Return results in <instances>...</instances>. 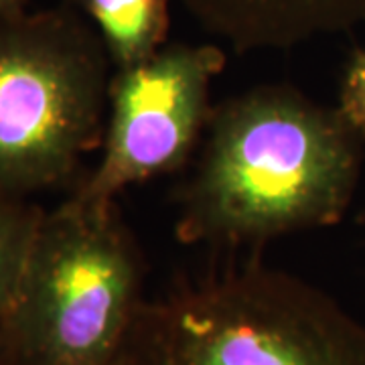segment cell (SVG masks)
I'll return each instance as SVG.
<instances>
[{
	"label": "cell",
	"mask_w": 365,
	"mask_h": 365,
	"mask_svg": "<svg viewBox=\"0 0 365 365\" xmlns=\"http://www.w3.org/2000/svg\"><path fill=\"white\" fill-rule=\"evenodd\" d=\"M365 130L287 86L213 108L175 235L182 244L258 248L343 220L361 177Z\"/></svg>",
	"instance_id": "1"
},
{
	"label": "cell",
	"mask_w": 365,
	"mask_h": 365,
	"mask_svg": "<svg viewBox=\"0 0 365 365\" xmlns=\"http://www.w3.org/2000/svg\"><path fill=\"white\" fill-rule=\"evenodd\" d=\"M116 365H365V325L254 256L144 300Z\"/></svg>",
	"instance_id": "2"
},
{
	"label": "cell",
	"mask_w": 365,
	"mask_h": 365,
	"mask_svg": "<svg viewBox=\"0 0 365 365\" xmlns=\"http://www.w3.org/2000/svg\"><path fill=\"white\" fill-rule=\"evenodd\" d=\"M146 262L116 205L67 197L45 211L0 317L2 365H116L144 297Z\"/></svg>",
	"instance_id": "3"
},
{
	"label": "cell",
	"mask_w": 365,
	"mask_h": 365,
	"mask_svg": "<svg viewBox=\"0 0 365 365\" xmlns=\"http://www.w3.org/2000/svg\"><path fill=\"white\" fill-rule=\"evenodd\" d=\"M110 67L98 31L71 4L0 19V195L66 185L102 146Z\"/></svg>",
	"instance_id": "4"
},
{
	"label": "cell",
	"mask_w": 365,
	"mask_h": 365,
	"mask_svg": "<svg viewBox=\"0 0 365 365\" xmlns=\"http://www.w3.org/2000/svg\"><path fill=\"white\" fill-rule=\"evenodd\" d=\"M225 61L215 43H170L114 69L102 158L69 197L88 207H112L126 187L182 169L205 136L211 81Z\"/></svg>",
	"instance_id": "5"
},
{
	"label": "cell",
	"mask_w": 365,
	"mask_h": 365,
	"mask_svg": "<svg viewBox=\"0 0 365 365\" xmlns=\"http://www.w3.org/2000/svg\"><path fill=\"white\" fill-rule=\"evenodd\" d=\"M209 35L235 53L290 49L365 21V0H181Z\"/></svg>",
	"instance_id": "6"
},
{
	"label": "cell",
	"mask_w": 365,
	"mask_h": 365,
	"mask_svg": "<svg viewBox=\"0 0 365 365\" xmlns=\"http://www.w3.org/2000/svg\"><path fill=\"white\" fill-rule=\"evenodd\" d=\"M170 0H69L93 23L112 67L134 66L167 45Z\"/></svg>",
	"instance_id": "7"
},
{
	"label": "cell",
	"mask_w": 365,
	"mask_h": 365,
	"mask_svg": "<svg viewBox=\"0 0 365 365\" xmlns=\"http://www.w3.org/2000/svg\"><path fill=\"white\" fill-rule=\"evenodd\" d=\"M43 215L29 199L0 195V317L13 302Z\"/></svg>",
	"instance_id": "8"
},
{
	"label": "cell",
	"mask_w": 365,
	"mask_h": 365,
	"mask_svg": "<svg viewBox=\"0 0 365 365\" xmlns=\"http://www.w3.org/2000/svg\"><path fill=\"white\" fill-rule=\"evenodd\" d=\"M339 110L365 130V49L355 53L341 83Z\"/></svg>",
	"instance_id": "9"
},
{
	"label": "cell",
	"mask_w": 365,
	"mask_h": 365,
	"mask_svg": "<svg viewBox=\"0 0 365 365\" xmlns=\"http://www.w3.org/2000/svg\"><path fill=\"white\" fill-rule=\"evenodd\" d=\"M25 0H0V19L25 14Z\"/></svg>",
	"instance_id": "10"
},
{
	"label": "cell",
	"mask_w": 365,
	"mask_h": 365,
	"mask_svg": "<svg viewBox=\"0 0 365 365\" xmlns=\"http://www.w3.org/2000/svg\"><path fill=\"white\" fill-rule=\"evenodd\" d=\"M0 365H2V355H0Z\"/></svg>",
	"instance_id": "11"
}]
</instances>
